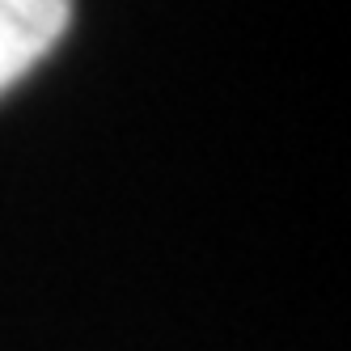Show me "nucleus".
<instances>
[{
	"label": "nucleus",
	"mask_w": 351,
	"mask_h": 351,
	"mask_svg": "<svg viewBox=\"0 0 351 351\" xmlns=\"http://www.w3.org/2000/svg\"><path fill=\"white\" fill-rule=\"evenodd\" d=\"M72 0H0V93L64 38Z\"/></svg>",
	"instance_id": "nucleus-1"
}]
</instances>
